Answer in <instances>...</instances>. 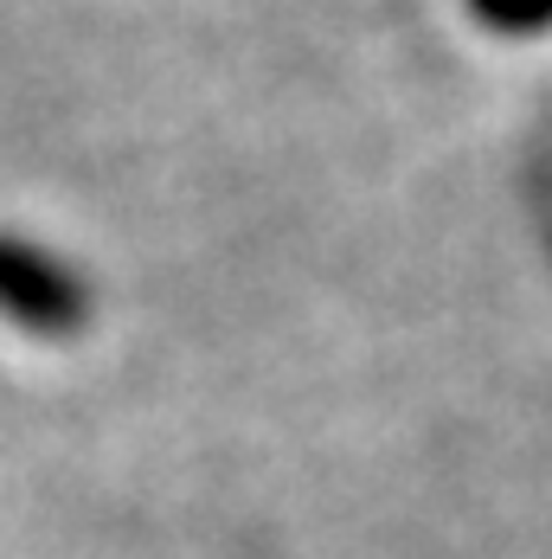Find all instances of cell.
<instances>
[{
	"mask_svg": "<svg viewBox=\"0 0 552 559\" xmlns=\"http://www.w3.org/2000/svg\"><path fill=\"white\" fill-rule=\"evenodd\" d=\"M0 316L20 329H39V335H64L84 322V283L64 264H52L46 251L0 238Z\"/></svg>",
	"mask_w": 552,
	"mask_h": 559,
	"instance_id": "obj_1",
	"label": "cell"
},
{
	"mask_svg": "<svg viewBox=\"0 0 552 559\" xmlns=\"http://www.w3.org/2000/svg\"><path fill=\"white\" fill-rule=\"evenodd\" d=\"M495 33H540L552 26V0H469Z\"/></svg>",
	"mask_w": 552,
	"mask_h": 559,
	"instance_id": "obj_2",
	"label": "cell"
}]
</instances>
